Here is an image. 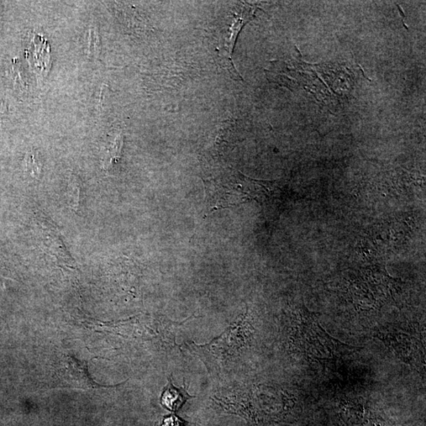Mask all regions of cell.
Listing matches in <instances>:
<instances>
[{"label": "cell", "instance_id": "cell-5", "mask_svg": "<svg viewBox=\"0 0 426 426\" xmlns=\"http://www.w3.org/2000/svg\"><path fill=\"white\" fill-rule=\"evenodd\" d=\"M191 398L193 397L189 396L185 388L176 387L173 385L171 379L168 378L167 385L162 393L161 404L171 412H176Z\"/></svg>", "mask_w": 426, "mask_h": 426}, {"label": "cell", "instance_id": "cell-11", "mask_svg": "<svg viewBox=\"0 0 426 426\" xmlns=\"http://www.w3.org/2000/svg\"><path fill=\"white\" fill-rule=\"evenodd\" d=\"M89 36H91V40H89L88 41V49L91 51V52L97 51V49L96 46H95V45H96L97 46L98 45L99 40H98L97 36L93 34V31H92V34L89 35Z\"/></svg>", "mask_w": 426, "mask_h": 426}, {"label": "cell", "instance_id": "cell-6", "mask_svg": "<svg viewBox=\"0 0 426 426\" xmlns=\"http://www.w3.org/2000/svg\"><path fill=\"white\" fill-rule=\"evenodd\" d=\"M252 16H254V10L248 6L241 8L239 14L235 15V22L231 26V33L227 44L228 60L234 68L235 66L233 60V54L237 38H238L240 31L244 27V25L252 20Z\"/></svg>", "mask_w": 426, "mask_h": 426}, {"label": "cell", "instance_id": "cell-4", "mask_svg": "<svg viewBox=\"0 0 426 426\" xmlns=\"http://www.w3.org/2000/svg\"><path fill=\"white\" fill-rule=\"evenodd\" d=\"M341 418L346 426H387L378 412L369 405L359 402L342 403Z\"/></svg>", "mask_w": 426, "mask_h": 426}, {"label": "cell", "instance_id": "cell-3", "mask_svg": "<svg viewBox=\"0 0 426 426\" xmlns=\"http://www.w3.org/2000/svg\"><path fill=\"white\" fill-rule=\"evenodd\" d=\"M376 336L406 364L416 369H423L425 348L422 340H419L417 336L394 328L378 331Z\"/></svg>", "mask_w": 426, "mask_h": 426}, {"label": "cell", "instance_id": "cell-1", "mask_svg": "<svg viewBox=\"0 0 426 426\" xmlns=\"http://www.w3.org/2000/svg\"><path fill=\"white\" fill-rule=\"evenodd\" d=\"M292 349L309 361L334 359L359 350L335 339L320 324L318 315L304 306L294 314Z\"/></svg>", "mask_w": 426, "mask_h": 426}, {"label": "cell", "instance_id": "cell-8", "mask_svg": "<svg viewBox=\"0 0 426 426\" xmlns=\"http://www.w3.org/2000/svg\"><path fill=\"white\" fill-rule=\"evenodd\" d=\"M122 138L117 137L113 142V144L109 146L107 151V156L104 159V167L108 168L113 164L114 160H117L120 155L121 147H122Z\"/></svg>", "mask_w": 426, "mask_h": 426}, {"label": "cell", "instance_id": "cell-10", "mask_svg": "<svg viewBox=\"0 0 426 426\" xmlns=\"http://www.w3.org/2000/svg\"><path fill=\"white\" fill-rule=\"evenodd\" d=\"M161 426H185V422L176 415H170L163 421Z\"/></svg>", "mask_w": 426, "mask_h": 426}, {"label": "cell", "instance_id": "cell-7", "mask_svg": "<svg viewBox=\"0 0 426 426\" xmlns=\"http://www.w3.org/2000/svg\"><path fill=\"white\" fill-rule=\"evenodd\" d=\"M80 182L75 176H71L69 185H68V199L73 209L78 210L80 204Z\"/></svg>", "mask_w": 426, "mask_h": 426}, {"label": "cell", "instance_id": "cell-2", "mask_svg": "<svg viewBox=\"0 0 426 426\" xmlns=\"http://www.w3.org/2000/svg\"><path fill=\"white\" fill-rule=\"evenodd\" d=\"M204 180L206 200L210 212L257 200L261 201L270 194L272 182L251 180L241 174H223Z\"/></svg>", "mask_w": 426, "mask_h": 426}, {"label": "cell", "instance_id": "cell-9", "mask_svg": "<svg viewBox=\"0 0 426 426\" xmlns=\"http://www.w3.org/2000/svg\"><path fill=\"white\" fill-rule=\"evenodd\" d=\"M26 167H27L28 171L33 177H36L40 175L41 168L38 165V161L33 154H28L25 157Z\"/></svg>", "mask_w": 426, "mask_h": 426}]
</instances>
